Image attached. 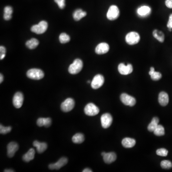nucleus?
Segmentation results:
<instances>
[{"instance_id":"nucleus-1","label":"nucleus","mask_w":172,"mask_h":172,"mask_svg":"<svg viewBox=\"0 0 172 172\" xmlns=\"http://www.w3.org/2000/svg\"><path fill=\"white\" fill-rule=\"evenodd\" d=\"M83 66V63L82 61L80 59H76L73 63L69 66V73L72 75L78 74L82 69Z\"/></svg>"},{"instance_id":"nucleus-2","label":"nucleus","mask_w":172,"mask_h":172,"mask_svg":"<svg viewBox=\"0 0 172 172\" xmlns=\"http://www.w3.org/2000/svg\"><path fill=\"white\" fill-rule=\"evenodd\" d=\"M27 76L28 78L34 80H40L44 77V73L42 70L38 69H32L27 72Z\"/></svg>"},{"instance_id":"nucleus-3","label":"nucleus","mask_w":172,"mask_h":172,"mask_svg":"<svg viewBox=\"0 0 172 172\" xmlns=\"http://www.w3.org/2000/svg\"><path fill=\"white\" fill-rule=\"evenodd\" d=\"M140 35L136 32H130L126 34L125 41L127 44L129 45H134L138 44L140 40Z\"/></svg>"},{"instance_id":"nucleus-4","label":"nucleus","mask_w":172,"mask_h":172,"mask_svg":"<svg viewBox=\"0 0 172 172\" xmlns=\"http://www.w3.org/2000/svg\"><path fill=\"white\" fill-rule=\"evenodd\" d=\"M48 24L45 21H42L38 25H34L31 27V31L37 34H42L46 31Z\"/></svg>"},{"instance_id":"nucleus-5","label":"nucleus","mask_w":172,"mask_h":172,"mask_svg":"<svg viewBox=\"0 0 172 172\" xmlns=\"http://www.w3.org/2000/svg\"><path fill=\"white\" fill-rule=\"evenodd\" d=\"M120 15L119 8L115 5L110 6L107 13V18L109 20L114 21L118 18Z\"/></svg>"},{"instance_id":"nucleus-6","label":"nucleus","mask_w":172,"mask_h":172,"mask_svg":"<svg viewBox=\"0 0 172 172\" xmlns=\"http://www.w3.org/2000/svg\"><path fill=\"white\" fill-rule=\"evenodd\" d=\"M85 114L89 116H94L99 113V110L94 104L90 103L88 104L84 108Z\"/></svg>"},{"instance_id":"nucleus-7","label":"nucleus","mask_w":172,"mask_h":172,"mask_svg":"<svg viewBox=\"0 0 172 172\" xmlns=\"http://www.w3.org/2000/svg\"><path fill=\"white\" fill-rule=\"evenodd\" d=\"M75 102L74 99L72 98H67L61 105V110L65 112H69L73 109L75 107Z\"/></svg>"},{"instance_id":"nucleus-8","label":"nucleus","mask_w":172,"mask_h":172,"mask_svg":"<svg viewBox=\"0 0 172 172\" xmlns=\"http://www.w3.org/2000/svg\"><path fill=\"white\" fill-rule=\"evenodd\" d=\"M104 78L103 76L101 74H98L93 78L91 82V86L94 90L99 89L103 85Z\"/></svg>"},{"instance_id":"nucleus-9","label":"nucleus","mask_w":172,"mask_h":172,"mask_svg":"<svg viewBox=\"0 0 172 172\" xmlns=\"http://www.w3.org/2000/svg\"><path fill=\"white\" fill-rule=\"evenodd\" d=\"M121 102L126 106H134L136 102L135 98L126 93H122L120 97Z\"/></svg>"},{"instance_id":"nucleus-10","label":"nucleus","mask_w":172,"mask_h":172,"mask_svg":"<svg viewBox=\"0 0 172 172\" xmlns=\"http://www.w3.org/2000/svg\"><path fill=\"white\" fill-rule=\"evenodd\" d=\"M119 73L122 75H127L131 74L133 71V66L130 64L125 65L124 63H121L118 67Z\"/></svg>"},{"instance_id":"nucleus-11","label":"nucleus","mask_w":172,"mask_h":172,"mask_svg":"<svg viewBox=\"0 0 172 172\" xmlns=\"http://www.w3.org/2000/svg\"><path fill=\"white\" fill-rule=\"evenodd\" d=\"M101 120L102 127L103 128L107 129L112 124L113 118L110 114L106 113L102 116Z\"/></svg>"},{"instance_id":"nucleus-12","label":"nucleus","mask_w":172,"mask_h":172,"mask_svg":"<svg viewBox=\"0 0 172 172\" xmlns=\"http://www.w3.org/2000/svg\"><path fill=\"white\" fill-rule=\"evenodd\" d=\"M24 100V95L22 93L20 92H16L13 98V105L17 109H19L22 106Z\"/></svg>"},{"instance_id":"nucleus-13","label":"nucleus","mask_w":172,"mask_h":172,"mask_svg":"<svg viewBox=\"0 0 172 172\" xmlns=\"http://www.w3.org/2000/svg\"><path fill=\"white\" fill-rule=\"evenodd\" d=\"M68 162V159L66 157H62L56 163L51 164L48 166L50 170H58L61 167L65 166Z\"/></svg>"},{"instance_id":"nucleus-14","label":"nucleus","mask_w":172,"mask_h":172,"mask_svg":"<svg viewBox=\"0 0 172 172\" xmlns=\"http://www.w3.org/2000/svg\"><path fill=\"white\" fill-rule=\"evenodd\" d=\"M152 12L151 8L149 6H143L138 8L137 10V14L140 17H146L150 15Z\"/></svg>"},{"instance_id":"nucleus-15","label":"nucleus","mask_w":172,"mask_h":172,"mask_svg":"<svg viewBox=\"0 0 172 172\" xmlns=\"http://www.w3.org/2000/svg\"><path fill=\"white\" fill-rule=\"evenodd\" d=\"M18 149L19 146L18 143L14 142H10L8 144L7 147L8 156L10 158L14 157L15 153L18 150Z\"/></svg>"},{"instance_id":"nucleus-16","label":"nucleus","mask_w":172,"mask_h":172,"mask_svg":"<svg viewBox=\"0 0 172 172\" xmlns=\"http://www.w3.org/2000/svg\"><path fill=\"white\" fill-rule=\"evenodd\" d=\"M109 50V45L107 43H101L96 47L95 52L98 55H103L108 53Z\"/></svg>"},{"instance_id":"nucleus-17","label":"nucleus","mask_w":172,"mask_h":172,"mask_svg":"<svg viewBox=\"0 0 172 172\" xmlns=\"http://www.w3.org/2000/svg\"><path fill=\"white\" fill-rule=\"evenodd\" d=\"M103 160L106 164H110L114 162L116 160L117 155L114 152L105 153L103 156Z\"/></svg>"},{"instance_id":"nucleus-18","label":"nucleus","mask_w":172,"mask_h":172,"mask_svg":"<svg viewBox=\"0 0 172 172\" xmlns=\"http://www.w3.org/2000/svg\"><path fill=\"white\" fill-rule=\"evenodd\" d=\"M158 101L161 106H166L169 102V96L168 94L164 91L160 92L159 94Z\"/></svg>"},{"instance_id":"nucleus-19","label":"nucleus","mask_w":172,"mask_h":172,"mask_svg":"<svg viewBox=\"0 0 172 172\" xmlns=\"http://www.w3.org/2000/svg\"><path fill=\"white\" fill-rule=\"evenodd\" d=\"M51 123L52 120L50 118H40L37 121V124L39 127L45 126L46 127L48 128L51 125Z\"/></svg>"},{"instance_id":"nucleus-20","label":"nucleus","mask_w":172,"mask_h":172,"mask_svg":"<svg viewBox=\"0 0 172 172\" xmlns=\"http://www.w3.org/2000/svg\"><path fill=\"white\" fill-rule=\"evenodd\" d=\"M33 146L37 148V151L39 154L43 153L47 148V144L46 143L39 142L38 141L34 142Z\"/></svg>"},{"instance_id":"nucleus-21","label":"nucleus","mask_w":172,"mask_h":172,"mask_svg":"<svg viewBox=\"0 0 172 172\" xmlns=\"http://www.w3.org/2000/svg\"><path fill=\"white\" fill-rule=\"evenodd\" d=\"M122 145L124 147L130 148L135 145V140L130 138H125L122 141Z\"/></svg>"},{"instance_id":"nucleus-22","label":"nucleus","mask_w":172,"mask_h":172,"mask_svg":"<svg viewBox=\"0 0 172 172\" xmlns=\"http://www.w3.org/2000/svg\"><path fill=\"white\" fill-rule=\"evenodd\" d=\"M35 155L34 149L31 148L30 150L22 156V159L26 162H29L34 159Z\"/></svg>"},{"instance_id":"nucleus-23","label":"nucleus","mask_w":172,"mask_h":172,"mask_svg":"<svg viewBox=\"0 0 172 172\" xmlns=\"http://www.w3.org/2000/svg\"><path fill=\"white\" fill-rule=\"evenodd\" d=\"M87 15V13L82 9H78L73 13V16L75 20L78 21Z\"/></svg>"},{"instance_id":"nucleus-24","label":"nucleus","mask_w":172,"mask_h":172,"mask_svg":"<svg viewBox=\"0 0 172 172\" xmlns=\"http://www.w3.org/2000/svg\"><path fill=\"white\" fill-rule=\"evenodd\" d=\"M149 74L151 76V78L154 81H158L162 78L161 73L159 72L155 71L154 67L150 68V71L149 72Z\"/></svg>"},{"instance_id":"nucleus-25","label":"nucleus","mask_w":172,"mask_h":172,"mask_svg":"<svg viewBox=\"0 0 172 172\" xmlns=\"http://www.w3.org/2000/svg\"><path fill=\"white\" fill-rule=\"evenodd\" d=\"M153 37L157 39L159 42H161V43H163L164 42L165 35L162 31L155 29L153 31Z\"/></svg>"},{"instance_id":"nucleus-26","label":"nucleus","mask_w":172,"mask_h":172,"mask_svg":"<svg viewBox=\"0 0 172 172\" xmlns=\"http://www.w3.org/2000/svg\"><path fill=\"white\" fill-rule=\"evenodd\" d=\"M159 122V119H158V118L156 117L153 118L151 123L149 124L147 128L149 131L150 132H154V130H155L158 126Z\"/></svg>"},{"instance_id":"nucleus-27","label":"nucleus","mask_w":172,"mask_h":172,"mask_svg":"<svg viewBox=\"0 0 172 172\" xmlns=\"http://www.w3.org/2000/svg\"><path fill=\"white\" fill-rule=\"evenodd\" d=\"M13 8L11 6H8L4 8L3 18L6 20H10L12 18V14H13Z\"/></svg>"},{"instance_id":"nucleus-28","label":"nucleus","mask_w":172,"mask_h":172,"mask_svg":"<svg viewBox=\"0 0 172 172\" xmlns=\"http://www.w3.org/2000/svg\"><path fill=\"white\" fill-rule=\"evenodd\" d=\"M72 140L74 143L80 144L84 141V136L81 133H78L73 136V137L72 138Z\"/></svg>"},{"instance_id":"nucleus-29","label":"nucleus","mask_w":172,"mask_h":172,"mask_svg":"<svg viewBox=\"0 0 172 172\" xmlns=\"http://www.w3.org/2000/svg\"><path fill=\"white\" fill-rule=\"evenodd\" d=\"M39 44V41L35 38H32L30 40L27 41L26 43V46L30 49H33L36 48Z\"/></svg>"},{"instance_id":"nucleus-30","label":"nucleus","mask_w":172,"mask_h":172,"mask_svg":"<svg viewBox=\"0 0 172 172\" xmlns=\"http://www.w3.org/2000/svg\"><path fill=\"white\" fill-rule=\"evenodd\" d=\"M154 133L155 135L158 136L164 135L165 134V128L162 125L158 124L155 130H154Z\"/></svg>"},{"instance_id":"nucleus-31","label":"nucleus","mask_w":172,"mask_h":172,"mask_svg":"<svg viewBox=\"0 0 172 172\" xmlns=\"http://www.w3.org/2000/svg\"><path fill=\"white\" fill-rule=\"evenodd\" d=\"M59 41L62 44H65L70 42V38L68 34L66 33H62L59 35Z\"/></svg>"},{"instance_id":"nucleus-32","label":"nucleus","mask_w":172,"mask_h":172,"mask_svg":"<svg viewBox=\"0 0 172 172\" xmlns=\"http://www.w3.org/2000/svg\"><path fill=\"white\" fill-rule=\"evenodd\" d=\"M162 168L165 169H169L172 167V163L168 160H164L161 162Z\"/></svg>"},{"instance_id":"nucleus-33","label":"nucleus","mask_w":172,"mask_h":172,"mask_svg":"<svg viewBox=\"0 0 172 172\" xmlns=\"http://www.w3.org/2000/svg\"><path fill=\"white\" fill-rule=\"evenodd\" d=\"M11 130H12V127H10V126L4 127L2 124L0 125V133H1V134H6L10 133Z\"/></svg>"},{"instance_id":"nucleus-34","label":"nucleus","mask_w":172,"mask_h":172,"mask_svg":"<svg viewBox=\"0 0 172 172\" xmlns=\"http://www.w3.org/2000/svg\"><path fill=\"white\" fill-rule=\"evenodd\" d=\"M156 154L159 156H166L168 154V152L165 148L159 149L156 151Z\"/></svg>"},{"instance_id":"nucleus-35","label":"nucleus","mask_w":172,"mask_h":172,"mask_svg":"<svg viewBox=\"0 0 172 172\" xmlns=\"http://www.w3.org/2000/svg\"><path fill=\"white\" fill-rule=\"evenodd\" d=\"M55 2L58 4L59 7L60 9L64 8L65 6V0H54Z\"/></svg>"},{"instance_id":"nucleus-36","label":"nucleus","mask_w":172,"mask_h":172,"mask_svg":"<svg viewBox=\"0 0 172 172\" xmlns=\"http://www.w3.org/2000/svg\"><path fill=\"white\" fill-rule=\"evenodd\" d=\"M167 27H168V29H172V14L169 16V20L167 24Z\"/></svg>"},{"instance_id":"nucleus-37","label":"nucleus","mask_w":172,"mask_h":172,"mask_svg":"<svg viewBox=\"0 0 172 172\" xmlns=\"http://www.w3.org/2000/svg\"><path fill=\"white\" fill-rule=\"evenodd\" d=\"M165 4L167 7L172 9V0H166Z\"/></svg>"},{"instance_id":"nucleus-38","label":"nucleus","mask_w":172,"mask_h":172,"mask_svg":"<svg viewBox=\"0 0 172 172\" xmlns=\"http://www.w3.org/2000/svg\"><path fill=\"white\" fill-rule=\"evenodd\" d=\"M0 52H1V55L6 54V49L4 46H0Z\"/></svg>"},{"instance_id":"nucleus-39","label":"nucleus","mask_w":172,"mask_h":172,"mask_svg":"<svg viewBox=\"0 0 172 172\" xmlns=\"http://www.w3.org/2000/svg\"><path fill=\"white\" fill-rule=\"evenodd\" d=\"M83 172H92V171L91 169H90V168H86L84 170H83Z\"/></svg>"},{"instance_id":"nucleus-40","label":"nucleus","mask_w":172,"mask_h":172,"mask_svg":"<svg viewBox=\"0 0 172 172\" xmlns=\"http://www.w3.org/2000/svg\"><path fill=\"white\" fill-rule=\"evenodd\" d=\"M3 80V75L2 74H0V83H2V81Z\"/></svg>"},{"instance_id":"nucleus-41","label":"nucleus","mask_w":172,"mask_h":172,"mask_svg":"<svg viewBox=\"0 0 172 172\" xmlns=\"http://www.w3.org/2000/svg\"><path fill=\"white\" fill-rule=\"evenodd\" d=\"M4 172H14V170H11V169H6L4 170Z\"/></svg>"},{"instance_id":"nucleus-42","label":"nucleus","mask_w":172,"mask_h":172,"mask_svg":"<svg viewBox=\"0 0 172 172\" xmlns=\"http://www.w3.org/2000/svg\"><path fill=\"white\" fill-rule=\"evenodd\" d=\"M6 57V54H3V55H0V59L2 60L4 58V57Z\"/></svg>"},{"instance_id":"nucleus-43","label":"nucleus","mask_w":172,"mask_h":172,"mask_svg":"<svg viewBox=\"0 0 172 172\" xmlns=\"http://www.w3.org/2000/svg\"><path fill=\"white\" fill-rule=\"evenodd\" d=\"M90 80H89V81H88V83H90Z\"/></svg>"}]
</instances>
